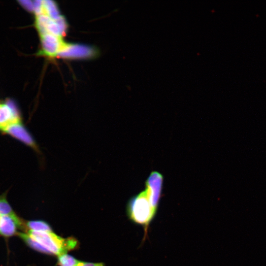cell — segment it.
<instances>
[{
  "mask_svg": "<svg viewBox=\"0 0 266 266\" xmlns=\"http://www.w3.org/2000/svg\"><path fill=\"white\" fill-rule=\"evenodd\" d=\"M21 237L31 247L45 253L55 255L65 254L75 249L77 241L73 237L63 238L52 232H36L29 230L21 233Z\"/></svg>",
  "mask_w": 266,
  "mask_h": 266,
  "instance_id": "obj_1",
  "label": "cell"
},
{
  "mask_svg": "<svg viewBox=\"0 0 266 266\" xmlns=\"http://www.w3.org/2000/svg\"><path fill=\"white\" fill-rule=\"evenodd\" d=\"M127 211L131 220L143 226L145 231L157 213L151 205L145 190L131 199Z\"/></svg>",
  "mask_w": 266,
  "mask_h": 266,
  "instance_id": "obj_2",
  "label": "cell"
},
{
  "mask_svg": "<svg viewBox=\"0 0 266 266\" xmlns=\"http://www.w3.org/2000/svg\"><path fill=\"white\" fill-rule=\"evenodd\" d=\"M164 177L158 171H152L147 179L145 185L146 191L151 205L155 211H157L162 197Z\"/></svg>",
  "mask_w": 266,
  "mask_h": 266,
  "instance_id": "obj_3",
  "label": "cell"
},
{
  "mask_svg": "<svg viewBox=\"0 0 266 266\" xmlns=\"http://www.w3.org/2000/svg\"><path fill=\"white\" fill-rule=\"evenodd\" d=\"M18 122H20L19 114L12 103H0V130Z\"/></svg>",
  "mask_w": 266,
  "mask_h": 266,
  "instance_id": "obj_4",
  "label": "cell"
},
{
  "mask_svg": "<svg viewBox=\"0 0 266 266\" xmlns=\"http://www.w3.org/2000/svg\"><path fill=\"white\" fill-rule=\"evenodd\" d=\"M21 225L19 218L15 214H0V234L9 237L15 234Z\"/></svg>",
  "mask_w": 266,
  "mask_h": 266,
  "instance_id": "obj_5",
  "label": "cell"
},
{
  "mask_svg": "<svg viewBox=\"0 0 266 266\" xmlns=\"http://www.w3.org/2000/svg\"><path fill=\"white\" fill-rule=\"evenodd\" d=\"M1 131L10 134L29 146L33 148L36 147L32 137L20 122L10 124Z\"/></svg>",
  "mask_w": 266,
  "mask_h": 266,
  "instance_id": "obj_6",
  "label": "cell"
},
{
  "mask_svg": "<svg viewBox=\"0 0 266 266\" xmlns=\"http://www.w3.org/2000/svg\"><path fill=\"white\" fill-rule=\"evenodd\" d=\"M27 225L30 231L36 232H52L50 226L42 221H32L27 223Z\"/></svg>",
  "mask_w": 266,
  "mask_h": 266,
  "instance_id": "obj_7",
  "label": "cell"
},
{
  "mask_svg": "<svg viewBox=\"0 0 266 266\" xmlns=\"http://www.w3.org/2000/svg\"><path fill=\"white\" fill-rule=\"evenodd\" d=\"M79 262L73 257L66 253L60 255L58 258L59 266H77Z\"/></svg>",
  "mask_w": 266,
  "mask_h": 266,
  "instance_id": "obj_8",
  "label": "cell"
},
{
  "mask_svg": "<svg viewBox=\"0 0 266 266\" xmlns=\"http://www.w3.org/2000/svg\"><path fill=\"white\" fill-rule=\"evenodd\" d=\"M14 214L13 210L5 199L0 198V214L11 215Z\"/></svg>",
  "mask_w": 266,
  "mask_h": 266,
  "instance_id": "obj_9",
  "label": "cell"
},
{
  "mask_svg": "<svg viewBox=\"0 0 266 266\" xmlns=\"http://www.w3.org/2000/svg\"><path fill=\"white\" fill-rule=\"evenodd\" d=\"M77 266H104L102 263H94L79 261Z\"/></svg>",
  "mask_w": 266,
  "mask_h": 266,
  "instance_id": "obj_10",
  "label": "cell"
}]
</instances>
